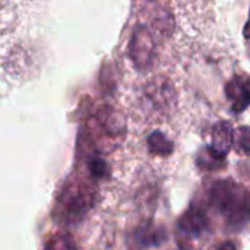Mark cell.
Masks as SVG:
<instances>
[{
	"mask_svg": "<svg viewBox=\"0 0 250 250\" xmlns=\"http://www.w3.org/2000/svg\"><path fill=\"white\" fill-rule=\"evenodd\" d=\"M212 208L230 230H240L250 221V190L233 180H218L209 189Z\"/></svg>",
	"mask_w": 250,
	"mask_h": 250,
	"instance_id": "1",
	"label": "cell"
},
{
	"mask_svg": "<svg viewBox=\"0 0 250 250\" xmlns=\"http://www.w3.org/2000/svg\"><path fill=\"white\" fill-rule=\"evenodd\" d=\"M209 230V220L207 214L195 207H190L177 223V233L180 243H193L199 239H202Z\"/></svg>",
	"mask_w": 250,
	"mask_h": 250,
	"instance_id": "2",
	"label": "cell"
},
{
	"mask_svg": "<svg viewBox=\"0 0 250 250\" xmlns=\"http://www.w3.org/2000/svg\"><path fill=\"white\" fill-rule=\"evenodd\" d=\"M130 57L139 69L151 64L154 56V41L145 26H138L130 40Z\"/></svg>",
	"mask_w": 250,
	"mask_h": 250,
	"instance_id": "3",
	"label": "cell"
},
{
	"mask_svg": "<svg viewBox=\"0 0 250 250\" xmlns=\"http://www.w3.org/2000/svg\"><path fill=\"white\" fill-rule=\"evenodd\" d=\"M94 204V193L88 189L79 188L78 190L69 192L63 201V217L66 221L76 223L91 209Z\"/></svg>",
	"mask_w": 250,
	"mask_h": 250,
	"instance_id": "4",
	"label": "cell"
},
{
	"mask_svg": "<svg viewBox=\"0 0 250 250\" xmlns=\"http://www.w3.org/2000/svg\"><path fill=\"white\" fill-rule=\"evenodd\" d=\"M224 89L234 113H242L250 105V76L234 75L226 83Z\"/></svg>",
	"mask_w": 250,
	"mask_h": 250,
	"instance_id": "5",
	"label": "cell"
},
{
	"mask_svg": "<svg viewBox=\"0 0 250 250\" xmlns=\"http://www.w3.org/2000/svg\"><path fill=\"white\" fill-rule=\"evenodd\" d=\"M234 142V132L229 122H218L214 125L211 130V145L207 148L209 152L218 158L220 161H224L227 158V154Z\"/></svg>",
	"mask_w": 250,
	"mask_h": 250,
	"instance_id": "6",
	"label": "cell"
},
{
	"mask_svg": "<svg viewBox=\"0 0 250 250\" xmlns=\"http://www.w3.org/2000/svg\"><path fill=\"white\" fill-rule=\"evenodd\" d=\"M146 95L157 107L171 105L174 103V89L170 81L164 78H155L146 86Z\"/></svg>",
	"mask_w": 250,
	"mask_h": 250,
	"instance_id": "7",
	"label": "cell"
},
{
	"mask_svg": "<svg viewBox=\"0 0 250 250\" xmlns=\"http://www.w3.org/2000/svg\"><path fill=\"white\" fill-rule=\"evenodd\" d=\"M135 240L139 245V248H158L167 240V231L166 229L154 224H145L139 227L135 233Z\"/></svg>",
	"mask_w": 250,
	"mask_h": 250,
	"instance_id": "8",
	"label": "cell"
},
{
	"mask_svg": "<svg viewBox=\"0 0 250 250\" xmlns=\"http://www.w3.org/2000/svg\"><path fill=\"white\" fill-rule=\"evenodd\" d=\"M148 148L152 154L155 155H161V157H167L174 151V145L173 142L161 132L155 130L148 136Z\"/></svg>",
	"mask_w": 250,
	"mask_h": 250,
	"instance_id": "9",
	"label": "cell"
},
{
	"mask_svg": "<svg viewBox=\"0 0 250 250\" xmlns=\"http://www.w3.org/2000/svg\"><path fill=\"white\" fill-rule=\"evenodd\" d=\"M45 250H78L76 249V243L72 239L70 234L66 233H57L53 237L48 239Z\"/></svg>",
	"mask_w": 250,
	"mask_h": 250,
	"instance_id": "10",
	"label": "cell"
},
{
	"mask_svg": "<svg viewBox=\"0 0 250 250\" xmlns=\"http://www.w3.org/2000/svg\"><path fill=\"white\" fill-rule=\"evenodd\" d=\"M234 146L239 154L250 155V126H240L234 133Z\"/></svg>",
	"mask_w": 250,
	"mask_h": 250,
	"instance_id": "11",
	"label": "cell"
},
{
	"mask_svg": "<svg viewBox=\"0 0 250 250\" xmlns=\"http://www.w3.org/2000/svg\"><path fill=\"white\" fill-rule=\"evenodd\" d=\"M198 166L204 170H208V171H214V170H218L224 166V161H220L218 158H215L208 148H204L199 155H198Z\"/></svg>",
	"mask_w": 250,
	"mask_h": 250,
	"instance_id": "12",
	"label": "cell"
},
{
	"mask_svg": "<svg viewBox=\"0 0 250 250\" xmlns=\"http://www.w3.org/2000/svg\"><path fill=\"white\" fill-rule=\"evenodd\" d=\"M88 170L91 176H94L95 179H104L110 174L108 164L100 157H94L88 161Z\"/></svg>",
	"mask_w": 250,
	"mask_h": 250,
	"instance_id": "13",
	"label": "cell"
},
{
	"mask_svg": "<svg viewBox=\"0 0 250 250\" xmlns=\"http://www.w3.org/2000/svg\"><path fill=\"white\" fill-rule=\"evenodd\" d=\"M217 250H237L236 249V246H234V243L233 242H224V243H221Z\"/></svg>",
	"mask_w": 250,
	"mask_h": 250,
	"instance_id": "14",
	"label": "cell"
},
{
	"mask_svg": "<svg viewBox=\"0 0 250 250\" xmlns=\"http://www.w3.org/2000/svg\"><path fill=\"white\" fill-rule=\"evenodd\" d=\"M243 35H245V38L250 40V10H249V18H248V22H246V25H245V29H243Z\"/></svg>",
	"mask_w": 250,
	"mask_h": 250,
	"instance_id": "15",
	"label": "cell"
}]
</instances>
